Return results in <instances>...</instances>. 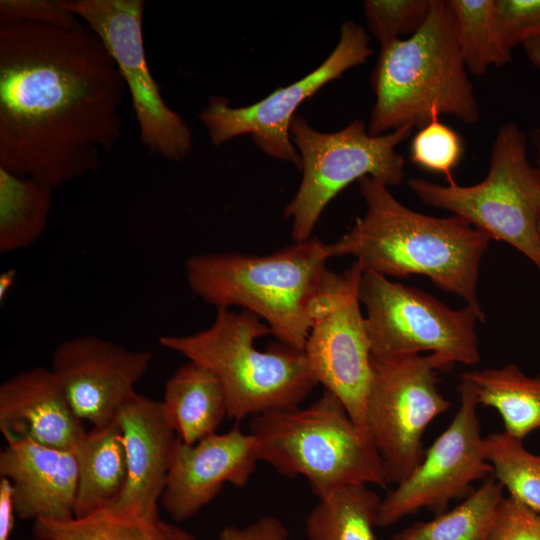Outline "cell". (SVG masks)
<instances>
[{"label": "cell", "instance_id": "1", "mask_svg": "<svg viewBox=\"0 0 540 540\" xmlns=\"http://www.w3.org/2000/svg\"><path fill=\"white\" fill-rule=\"evenodd\" d=\"M127 92L84 22L0 24V166L52 189L98 170L121 136Z\"/></svg>", "mask_w": 540, "mask_h": 540}, {"label": "cell", "instance_id": "2", "mask_svg": "<svg viewBox=\"0 0 540 540\" xmlns=\"http://www.w3.org/2000/svg\"><path fill=\"white\" fill-rule=\"evenodd\" d=\"M358 184L365 214L336 242L327 244L329 258L351 255L363 271L385 277L425 276L483 312L477 284L490 238L457 216L438 218L409 209L388 186L370 176Z\"/></svg>", "mask_w": 540, "mask_h": 540}, {"label": "cell", "instance_id": "3", "mask_svg": "<svg viewBox=\"0 0 540 540\" xmlns=\"http://www.w3.org/2000/svg\"><path fill=\"white\" fill-rule=\"evenodd\" d=\"M468 74L447 1L432 0L417 32L380 48L370 77L375 102L369 134L419 129L442 115L477 123L480 110Z\"/></svg>", "mask_w": 540, "mask_h": 540}, {"label": "cell", "instance_id": "4", "mask_svg": "<svg viewBox=\"0 0 540 540\" xmlns=\"http://www.w3.org/2000/svg\"><path fill=\"white\" fill-rule=\"evenodd\" d=\"M330 259L327 244L311 238L269 255L211 252L185 264L191 291L217 309L241 307L258 316L281 343L304 350L309 307Z\"/></svg>", "mask_w": 540, "mask_h": 540}, {"label": "cell", "instance_id": "5", "mask_svg": "<svg viewBox=\"0 0 540 540\" xmlns=\"http://www.w3.org/2000/svg\"><path fill=\"white\" fill-rule=\"evenodd\" d=\"M270 327L247 310L218 309L213 324L189 335H165L159 343L188 360L208 367L220 380L227 417L239 423L248 416L300 406L319 385L304 350L281 342L264 351L257 339Z\"/></svg>", "mask_w": 540, "mask_h": 540}, {"label": "cell", "instance_id": "6", "mask_svg": "<svg viewBox=\"0 0 540 540\" xmlns=\"http://www.w3.org/2000/svg\"><path fill=\"white\" fill-rule=\"evenodd\" d=\"M249 427L259 460L288 478L304 477L318 500L348 485H388L369 438L327 390L306 407L253 416Z\"/></svg>", "mask_w": 540, "mask_h": 540}, {"label": "cell", "instance_id": "7", "mask_svg": "<svg viewBox=\"0 0 540 540\" xmlns=\"http://www.w3.org/2000/svg\"><path fill=\"white\" fill-rule=\"evenodd\" d=\"M407 184L425 205L453 213L490 240L506 242L540 271V169L529 162L527 136L516 123L498 127L481 182L440 185L410 178Z\"/></svg>", "mask_w": 540, "mask_h": 540}, {"label": "cell", "instance_id": "8", "mask_svg": "<svg viewBox=\"0 0 540 540\" xmlns=\"http://www.w3.org/2000/svg\"><path fill=\"white\" fill-rule=\"evenodd\" d=\"M413 129L407 125L373 136L367 124L356 119L339 131L321 132L296 114L290 137L301 158L302 178L283 211L284 218L291 220L294 243L311 239L325 207L353 181L370 176L388 187L400 185L405 159L396 147Z\"/></svg>", "mask_w": 540, "mask_h": 540}, {"label": "cell", "instance_id": "9", "mask_svg": "<svg viewBox=\"0 0 540 540\" xmlns=\"http://www.w3.org/2000/svg\"><path fill=\"white\" fill-rule=\"evenodd\" d=\"M453 365L435 353L372 354L366 432L388 484L400 483L421 462L426 428L451 406L438 388V372Z\"/></svg>", "mask_w": 540, "mask_h": 540}, {"label": "cell", "instance_id": "10", "mask_svg": "<svg viewBox=\"0 0 540 540\" xmlns=\"http://www.w3.org/2000/svg\"><path fill=\"white\" fill-rule=\"evenodd\" d=\"M359 300L374 355H409L429 351L453 364L480 361L477 321L485 315L470 306L454 310L419 289L363 271Z\"/></svg>", "mask_w": 540, "mask_h": 540}, {"label": "cell", "instance_id": "11", "mask_svg": "<svg viewBox=\"0 0 540 540\" xmlns=\"http://www.w3.org/2000/svg\"><path fill=\"white\" fill-rule=\"evenodd\" d=\"M363 268L355 261L342 274L327 270L311 300L310 331L304 347L318 382L343 404L357 428L366 432V403L372 353L360 310Z\"/></svg>", "mask_w": 540, "mask_h": 540}, {"label": "cell", "instance_id": "12", "mask_svg": "<svg viewBox=\"0 0 540 540\" xmlns=\"http://www.w3.org/2000/svg\"><path fill=\"white\" fill-rule=\"evenodd\" d=\"M102 40L131 96L140 141L152 154L179 162L193 147L188 124L164 101L143 42V0H61Z\"/></svg>", "mask_w": 540, "mask_h": 540}, {"label": "cell", "instance_id": "13", "mask_svg": "<svg viewBox=\"0 0 540 540\" xmlns=\"http://www.w3.org/2000/svg\"><path fill=\"white\" fill-rule=\"evenodd\" d=\"M372 52L370 37L363 26L346 20L341 25L336 47L302 79L245 107H233L228 99L212 96L198 118L213 145L219 146L248 134L267 156L293 163L300 169L301 158L290 137V124L297 108L327 83L365 63Z\"/></svg>", "mask_w": 540, "mask_h": 540}, {"label": "cell", "instance_id": "14", "mask_svg": "<svg viewBox=\"0 0 540 540\" xmlns=\"http://www.w3.org/2000/svg\"><path fill=\"white\" fill-rule=\"evenodd\" d=\"M458 392L460 406L449 426L426 450L418 466L382 499L378 527L391 526L422 508L435 515L443 513L452 500L474 491L473 482L492 476L483 451L474 390L461 379Z\"/></svg>", "mask_w": 540, "mask_h": 540}, {"label": "cell", "instance_id": "15", "mask_svg": "<svg viewBox=\"0 0 540 540\" xmlns=\"http://www.w3.org/2000/svg\"><path fill=\"white\" fill-rule=\"evenodd\" d=\"M153 359L94 335L68 339L52 355L51 370L77 417L93 427L116 420Z\"/></svg>", "mask_w": 540, "mask_h": 540}, {"label": "cell", "instance_id": "16", "mask_svg": "<svg viewBox=\"0 0 540 540\" xmlns=\"http://www.w3.org/2000/svg\"><path fill=\"white\" fill-rule=\"evenodd\" d=\"M258 461L255 437L243 432L239 423L194 444L177 438L160 506L174 521L188 520L208 505L226 483L246 486Z\"/></svg>", "mask_w": 540, "mask_h": 540}, {"label": "cell", "instance_id": "17", "mask_svg": "<svg viewBox=\"0 0 540 540\" xmlns=\"http://www.w3.org/2000/svg\"><path fill=\"white\" fill-rule=\"evenodd\" d=\"M127 475L119 496L101 509L142 517H159L177 435L161 401L138 393L119 410Z\"/></svg>", "mask_w": 540, "mask_h": 540}, {"label": "cell", "instance_id": "18", "mask_svg": "<svg viewBox=\"0 0 540 540\" xmlns=\"http://www.w3.org/2000/svg\"><path fill=\"white\" fill-rule=\"evenodd\" d=\"M0 432L6 442L30 440L75 450L87 431L51 369L21 371L0 386Z\"/></svg>", "mask_w": 540, "mask_h": 540}, {"label": "cell", "instance_id": "19", "mask_svg": "<svg viewBox=\"0 0 540 540\" xmlns=\"http://www.w3.org/2000/svg\"><path fill=\"white\" fill-rule=\"evenodd\" d=\"M0 477L10 481L16 515L21 519L61 522L75 517V450L30 440L6 442L0 453Z\"/></svg>", "mask_w": 540, "mask_h": 540}, {"label": "cell", "instance_id": "20", "mask_svg": "<svg viewBox=\"0 0 540 540\" xmlns=\"http://www.w3.org/2000/svg\"><path fill=\"white\" fill-rule=\"evenodd\" d=\"M161 404L177 437L186 444L216 433L227 417L220 380L208 367L191 360L167 379Z\"/></svg>", "mask_w": 540, "mask_h": 540}, {"label": "cell", "instance_id": "21", "mask_svg": "<svg viewBox=\"0 0 540 540\" xmlns=\"http://www.w3.org/2000/svg\"><path fill=\"white\" fill-rule=\"evenodd\" d=\"M75 454L78 464L75 518H79L108 505L124 487L126 455L118 421L92 427Z\"/></svg>", "mask_w": 540, "mask_h": 540}, {"label": "cell", "instance_id": "22", "mask_svg": "<svg viewBox=\"0 0 540 540\" xmlns=\"http://www.w3.org/2000/svg\"><path fill=\"white\" fill-rule=\"evenodd\" d=\"M460 379L470 383L478 405L498 412L506 433L523 440L540 428V374L527 376L510 363L467 371Z\"/></svg>", "mask_w": 540, "mask_h": 540}, {"label": "cell", "instance_id": "23", "mask_svg": "<svg viewBox=\"0 0 540 540\" xmlns=\"http://www.w3.org/2000/svg\"><path fill=\"white\" fill-rule=\"evenodd\" d=\"M37 540H195L193 534L156 518H142L106 509L67 521H34Z\"/></svg>", "mask_w": 540, "mask_h": 540}, {"label": "cell", "instance_id": "24", "mask_svg": "<svg viewBox=\"0 0 540 540\" xmlns=\"http://www.w3.org/2000/svg\"><path fill=\"white\" fill-rule=\"evenodd\" d=\"M52 188L0 166V252L29 247L45 231Z\"/></svg>", "mask_w": 540, "mask_h": 540}, {"label": "cell", "instance_id": "25", "mask_svg": "<svg viewBox=\"0 0 540 540\" xmlns=\"http://www.w3.org/2000/svg\"><path fill=\"white\" fill-rule=\"evenodd\" d=\"M382 499L368 485L342 487L319 499L305 520L309 540H377Z\"/></svg>", "mask_w": 540, "mask_h": 540}, {"label": "cell", "instance_id": "26", "mask_svg": "<svg viewBox=\"0 0 540 540\" xmlns=\"http://www.w3.org/2000/svg\"><path fill=\"white\" fill-rule=\"evenodd\" d=\"M468 73L484 75L513 60L498 22L495 0H446Z\"/></svg>", "mask_w": 540, "mask_h": 540}, {"label": "cell", "instance_id": "27", "mask_svg": "<svg viewBox=\"0 0 540 540\" xmlns=\"http://www.w3.org/2000/svg\"><path fill=\"white\" fill-rule=\"evenodd\" d=\"M503 489L490 476L456 507L429 521L415 522L390 540H487L497 507L504 497Z\"/></svg>", "mask_w": 540, "mask_h": 540}, {"label": "cell", "instance_id": "28", "mask_svg": "<svg viewBox=\"0 0 540 540\" xmlns=\"http://www.w3.org/2000/svg\"><path fill=\"white\" fill-rule=\"evenodd\" d=\"M482 444L492 476L509 496L540 512V455L529 452L523 440L505 431L490 433Z\"/></svg>", "mask_w": 540, "mask_h": 540}, {"label": "cell", "instance_id": "29", "mask_svg": "<svg viewBox=\"0 0 540 540\" xmlns=\"http://www.w3.org/2000/svg\"><path fill=\"white\" fill-rule=\"evenodd\" d=\"M432 0H366L363 13L380 48L409 37L426 21Z\"/></svg>", "mask_w": 540, "mask_h": 540}, {"label": "cell", "instance_id": "30", "mask_svg": "<svg viewBox=\"0 0 540 540\" xmlns=\"http://www.w3.org/2000/svg\"><path fill=\"white\" fill-rule=\"evenodd\" d=\"M463 154L460 135L440 120L419 128L410 143L411 162L424 170L444 175L448 184L455 182L452 173Z\"/></svg>", "mask_w": 540, "mask_h": 540}, {"label": "cell", "instance_id": "31", "mask_svg": "<svg viewBox=\"0 0 540 540\" xmlns=\"http://www.w3.org/2000/svg\"><path fill=\"white\" fill-rule=\"evenodd\" d=\"M27 23L72 28L82 21L61 0H1L0 24Z\"/></svg>", "mask_w": 540, "mask_h": 540}, {"label": "cell", "instance_id": "32", "mask_svg": "<svg viewBox=\"0 0 540 540\" xmlns=\"http://www.w3.org/2000/svg\"><path fill=\"white\" fill-rule=\"evenodd\" d=\"M495 6L504 41L510 50L540 36V0H495Z\"/></svg>", "mask_w": 540, "mask_h": 540}, {"label": "cell", "instance_id": "33", "mask_svg": "<svg viewBox=\"0 0 540 540\" xmlns=\"http://www.w3.org/2000/svg\"><path fill=\"white\" fill-rule=\"evenodd\" d=\"M487 540H540V512L511 496H504L495 513Z\"/></svg>", "mask_w": 540, "mask_h": 540}, {"label": "cell", "instance_id": "34", "mask_svg": "<svg viewBox=\"0 0 540 540\" xmlns=\"http://www.w3.org/2000/svg\"><path fill=\"white\" fill-rule=\"evenodd\" d=\"M218 540H288V530L278 517L267 515L245 526H225Z\"/></svg>", "mask_w": 540, "mask_h": 540}, {"label": "cell", "instance_id": "35", "mask_svg": "<svg viewBox=\"0 0 540 540\" xmlns=\"http://www.w3.org/2000/svg\"><path fill=\"white\" fill-rule=\"evenodd\" d=\"M15 515L12 485L7 478L0 477V540H9Z\"/></svg>", "mask_w": 540, "mask_h": 540}, {"label": "cell", "instance_id": "36", "mask_svg": "<svg viewBox=\"0 0 540 540\" xmlns=\"http://www.w3.org/2000/svg\"><path fill=\"white\" fill-rule=\"evenodd\" d=\"M522 47L530 63L540 70V36L525 41Z\"/></svg>", "mask_w": 540, "mask_h": 540}, {"label": "cell", "instance_id": "37", "mask_svg": "<svg viewBox=\"0 0 540 540\" xmlns=\"http://www.w3.org/2000/svg\"><path fill=\"white\" fill-rule=\"evenodd\" d=\"M16 279V270L10 269L3 272L0 276V299L3 300L10 288L14 285Z\"/></svg>", "mask_w": 540, "mask_h": 540}, {"label": "cell", "instance_id": "38", "mask_svg": "<svg viewBox=\"0 0 540 540\" xmlns=\"http://www.w3.org/2000/svg\"><path fill=\"white\" fill-rule=\"evenodd\" d=\"M529 139L534 149L535 166L540 169V126H537L530 131Z\"/></svg>", "mask_w": 540, "mask_h": 540}, {"label": "cell", "instance_id": "39", "mask_svg": "<svg viewBox=\"0 0 540 540\" xmlns=\"http://www.w3.org/2000/svg\"><path fill=\"white\" fill-rule=\"evenodd\" d=\"M539 233H540V223H539Z\"/></svg>", "mask_w": 540, "mask_h": 540}]
</instances>
